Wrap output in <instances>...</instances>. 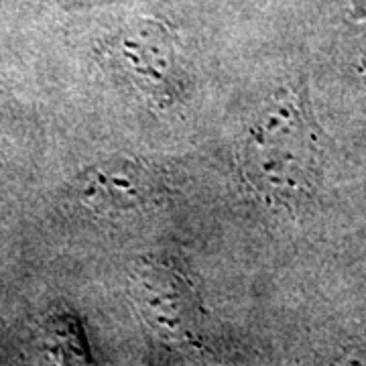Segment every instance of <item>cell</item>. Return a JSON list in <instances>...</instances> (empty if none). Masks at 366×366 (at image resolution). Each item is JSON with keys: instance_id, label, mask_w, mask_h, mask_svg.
Returning a JSON list of instances; mask_svg holds the SVG:
<instances>
[{"instance_id": "6da1fadb", "label": "cell", "mask_w": 366, "mask_h": 366, "mask_svg": "<svg viewBox=\"0 0 366 366\" xmlns=\"http://www.w3.org/2000/svg\"><path fill=\"white\" fill-rule=\"evenodd\" d=\"M242 175L271 209L307 226L326 212L334 161L303 78L279 86L257 110L242 151Z\"/></svg>"}, {"instance_id": "7a4b0ae2", "label": "cell", "mask_w": 366, "mask_h": 366, "mask_svg": "<svg viewBox=\"0 0 366 366\" xmlns=\"http://www.w3.org/2000/svg\"><path fill=\"white\" fill-rule=\"evenodd\" d=\"M114 57L124 76L155 100L171 102L183 92V71L167 29L132 23L114 39Z\"/></svg>"}, {"instance_id": "3957f363", "label": "cell", "mask_w": 366, "mask_h": 366, "mask_svg": "<svg viewBox=\"0 0 366 366\" xmlns=\"http://www.w3.org/2000/svg\"><path fill=\"white\" fill-rule=\"evenodd\" d=\"M161 194V179L143 161L112 157L86 169L78 177V197L100 214H124L153 204Z\"/></svg>"}, {"instance_id": "277c9868", "label": "cell", "mask_w": 366, "mask_h": 366, "mask_svg": "<svg viewBox=\"0 0 366 366\" xmlns=\"http://www.w3.org/2000/svg\"><path fill=\"white\" fill-rule=\"evenodd\" d=\"M137 301L159 334L187 340L197 327V307L189 283L169 264H147L134 281Z\"/></svg>"}, {"instance_id": "5b68a950", "label": "cell", "mask_w": 366, "mask_h": 366, "mask_svg": "<svg viewBox=\"0 0 366 366\" xmlns=\"http://www.w3.org/2000/svg\"><path fill=\"white\" fill-rule=\"evenodd\" d=\"M334 66L338 67L342 98L352 106L360 137L366 143V25L344 31L336 45Z\"/></svg>"}, {"instance_id": "8992f818", "label": "cell", "mask_w": 366, "mask_h": 366, "mask_svg": "<svg viewBox=\"0 0 366 366\" xmlns=\"http://www.w3.org/2000/svg\"><path fill=\"white\" fill-rule=\"evenodd\" d=\"M352 4L358 13L362 14V16H366V0H352Z\"/></svg>"}]
</instances>
